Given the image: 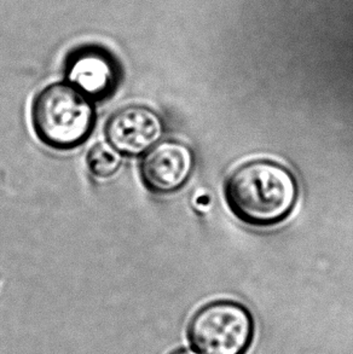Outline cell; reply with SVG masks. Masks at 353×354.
Segmentation results:
<instances>
[{"instance_id":"1","label":"cell","mask_w":353,"mask_h":354,"mask_svg":"<svg viewBox=\"0 0 353 354\" xmlns=\"http://www.w3.org/2000/svg\"><path fill=\"white\" fill-rule=\"evenodd\" d=\"M298 196L299 187L291 171L267 160L237 168L225 187L230 209L251 226L280 224L291 214Z\"/></svg>"},{"instance_id":"2","label":"cell","mask_w":353,"mask_h":354,"mask_svg":"<svg viewBox=\"0 0 353 354\" xmlns=\"http://www.w3.org/2000/svg\"><path fill=\"white\" fill-rule=\"evenodd\" d=\"M30 124L39 140L71 151L90 139L97 124L96 102L66 80L43 87L30 104Z\"/></svg>"},{"instance_id":"3","label":"cell","mask_w":353,"mask_h":354,"mask_svg":"<svg viewBox=\"0 0 353 354\" xmlns=\"http://www.w3.org/2000/svg\"><path fill=\"white\" fill-rule=\"evenodd\" d=\"M254 319L239 302L207 304L192 316L188 339L201 354H244L254 339Z\"/></svg>"},{"instance_id":"4","label":"cell","mask_w":353,"mask_h":354,"mask_svg":"<svg viewBox=\"0 0 353 354\" xmlns=\"http://www.w3.org/2000/svg\"><path fill=\"white\" fill-rule=\"evenodd\" d=\"M165 122L158 111L143 104L120 108L105 124V140L125 158H142L163 140Z\"/></svg>"},{"instance_id":"5","label":"cell","mask_w":353,"mask_h":354,"mask_svg":"<svg viewBox=\"0 0 353 354\" xmlns=\"http://www.w3.org/2000/svg\"><path fill=\"white\" fill-rule=\"evenodd\" d=\"M194 167L190 147L176 139H163L141 158L139 174L149 192L170 195L189 182Z\"/></svg>"},{"instance_id":"6","label":"cell","mask_w":353,"mask_h":354,"mask_svg":"<svg viewBox=\"0 0 353 354\" xmlns=\"http://www.w3.org/2000/svg\"><path fill=\"white\" fill-rule=\"evenodd\" d=\"M121 68L109 53L100 48H84L68 57L64 80L92 101H108L121 84Z\"/></svg>"},{"instance_id":"7","label":"cell","mask_w":353,"mask_h":354,"mask_svg":"<svg viewBox=\"0 0 353 354\" xmlns=\"http://www.w3.org/2000/svg\"><path fill=\"white\" fill-rule=\"evenodd\" d=\"M125 156L107 140L93 144L87 153V167L92 177L100 180L114 177L124 165Z\"/></svg>"},{"instance_id":"8","label":"cell","mask_w":353,"mask_h":354,"mask_svg":"<svg viewBox=\"0 0 353 354\" xmlns=\"http://www.w3.org/2000/svg\"><path fill=\"white\" fill-rule=\"evenodd\" d=\"M168 354H199L194 352V351L188 350V348H178V350L172 351L171 353Z\"/></svg>"}]
</instances>
